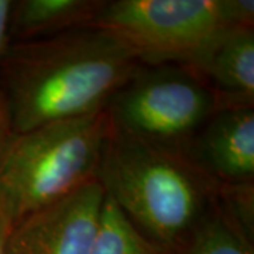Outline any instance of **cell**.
Here are the masks:
<instances>
[{"label": "cell", "mask_w": 254, "mask_h": 254, "mask_svg": "<svg viewBox=\"0 0 254 254\" xmlns=\"http://www.w3.org/2000/svg\"><path fill=\"white\" fill-rule=\"evenodd\" d=\"M141 66L116 37L93 26L13 43L0 60L13 133L106 109Z\"/></svg>", "instance_id": "cell-1"}, {"label": "cell", "mask_w": 254, "mask_h": 254, "mask_svg": "<svg viewBox=\"0 0 254 254\" xmlns=\"http://www.w3.org/2000/svg\"><path fill=\"white\" fill-rule=\"evenodd\" d=\"M98 181L138 230L171 249L205 218L222 188L180 147L131 136L112 123Z\"/></svg>", "instance_id": "cell-2"}, {"label": "cell", "mask_w": 254, "mask_h": 254, "mask_svg": "<svg viewBox=\"0 0 254 254\" xmlns=\"http://www.w3.org/2000/svg\"><path fill=\"white\" fill-rule=\"evenodd\" d=\"M109 130L103 109L13 134L0 164V216L13 227L98 180Z\"/></svg>", "instance_id": "cell-3"}, {"label": "cell", "mask_w": 254, "mask_h": 254, "mask_svg": "<svg viewBox=\"0 0 254 254\" xmlns=\"http://www.w3.org/2000/svg\"><path fill=\"white\" fill-rule=\"evenodd\" d=\"M91 26L116 37L141 65H182L190 69L225 30L233 27L223 0L105 1Z\"/></svg>", "instance_id": "cell-4"}, {"label": "cell", "mask_w": 254, "mask_h": 254, "mask_svg": "<svg viewBox=\"0 0 254 254\" xmlns=\"http://www.w3.org/2000/svg\"><path fill=\"white\" fill-rule=\"evenodd\" d=\"M222 108L218 95L182 65L140 68L110 99L113 126L157 144L174 145L190 137Z\"/></svg>", "instance_id": "cell-5"}, {"label": "cell", "mask_w": 254, "mask_h": 254, "mask_svg": "<svg viewBox=\"0 0 254 254\" xmlns=\"http://www.w3.org/2000/svg\"><path fill=\"white\" fill-rule=\"evenodd\" d=\"M103 200L95 180L28 215L10 229L6 254H89Z\"/></svg>", "instance_id": "cell-6"}, {"label": "cell", "mask_w": 254, "mask_h": 254, "mask_svg": "<svg viewBox=\"0 0 254 254\" xmlns=\"http://www.w3.org/2000/svg\"><path fill=\"white\" fill-rule=\"evenodd\" d=\"M196 161L227 185L252 184L254 175L253 106H222L202 126Z\"/></svg>", "instance_id": "cell-7"}, {"label": "cell", "mask_w": 254, "mask_h": 254, "mask_svg": "<svg viewBox=\"0 0 254 254\" xmlns=\"http://www.w3.org/2000/svg\"><path fill=\"white\" fill-rule=\"evenodd\" d=\"M192 71L218 95L222 106H253V28L225 30Z\"/></svg>", "instance_id": "cell-8"}, {"label": "cell", "mask_w": 254, "mask_h": 254, "mask_svg": "<svg viewBox=\"0 0 254 254\" xmlns=\"http://www.w3.org/2000/svg\"><path fill=\"white\" fill-rule=\"evenodd\" d=\"M103 4L100 0L13 1L10 36L24 41L91 26Z\"/></svg>", "instance_id": "cell-9"}, {"label": "cell", "mask_w": 254, "mask_h": 254, "mask_svg": "<svg viewBox=\"0 0 254 254\" xmlns=\"http://www.w3.org/2000/svg\"><path fill=\"white\" fill-rule=\"evenodd\" d=\"M216 200L174 254H253L247 229Z\"/></svg>", "instance_id": "cell-10"}, {"label": "cell", "mask_w": 254, "mask_h": 254, "mask_svg": "<svg viewBox=\"0 0 254 254\" xmlns=\"http://www.w3.org/2000/svg\"><path fill=\"white\" fill-rule=\"evenodd\" d=\"M174 250L145 236L105 195L99 226L89 254H174Z\"/></svg>", "instance_id": "cell-11"}, {"label": "cell", "mask_w": 254, "mask_h": 254, "mask_svg": "<svg viewBox=\"0 0 254 254\" xmlns=\"http://www.w3.org/2000/svg\"><path fill=\"white\" fill-rule=\"evenodd\" d=\"M223 7H225V14L230 26L253 28V0H223Z\"/></svg>", "instance_id": "cell-12"}, {"label": "cell", "mask_w": 254, "mask_h": 254, "mask_svg": "<svg viewBox=\"0 0 254 254\" xmlns=\"http://www.w3.org/2000/svg\"><path fill=\"white\" fill-rule=\"evenodd\" d=\"M13 127H11V122H10L9 110H7V105L3 96V92L0 89V164L4 157L6 148L9 145L10 140L13 137Z\"/></svg>", "instance_id": "cell-13"}, {"label": "cell", "mask_w": 254, "mask_h": 254, "mask_svg": "<svg viewBox=\"0 0 254 254\" xmlns=\"http://www.w3.org/2000/svg\"><path fill=\"white\" fill-rule=\"evenodd\" d=\"M11 9H13V1L0 0V60L9 47Z\"/></svg>", "instance_id": "cell-14"}, {"label": "cell", "mask_w": 254, "mask_h": 254, "mask_svg": "<svg viewBox=\"0 0 254 254\" xmlns=\"http://www.w3.org/2000/svg\"><path fill=\"white\" fill-rule=\"evenodd\" d=\"M11 227L7 225V222L0 216V254H6V240L9 236Z\"/></svg>", "instance_id": "cell-15"}]
</instances>
